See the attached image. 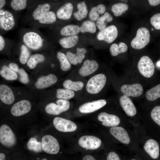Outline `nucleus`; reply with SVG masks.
<instances>
[{
  "label": "nucleus",
  "mask_w": 160,
  "mask_h": 160,
  "mask_svg": "<svg viewBox=\"0 0 160 160\" xmlns=\"http://www.w3.org/2000/svg\"><path fill=\"white\" fill-rule=\"evenodd\" d=\"M73 6L71 3H67L60 7L56 13L57 17L61 20L70 19L72 15Z\"/></svg>",
  "instance_id": "23"
},
{
  "label": "nucleus",
  "mask_w": 160,
  "mask_h": 160,
  "mask_svg": "<svg viewBox=\"0 0 160 160\" xmlns=\"http://www.w3.org/2000/svg\"><path fill=\"white\" fill-rule=\"evenodd\" d=\"M150 4L152 6H156L160 4V0H149Z\"/></svg>",
  "instance_id": "50"
},
{
  "label": "nucleus",
  "mask_w": 160,
  "mask_h": 160,
  "mask_svg": "<svg viewBox=\"0 0 160 160\" xmlns=\"http://www.w3.org/2000/svg\"><path fill=\"white\" fill-rule=\"evenodd\" d=\"M37 159H38L39 160H48V159L46 158H43L40 160H39V159L38 158Z\"/></svg>",
  "instance_id": "55"
},
{
  "label": "nucleus",
  "mask_w": 160,
  "mask_h": 160,
  "mask_svg": "<svg viewBox=\"0 0 160 160\" xmlns=\"http://www.w3.org/2000/svg\"><path fill=\"white\" fill-rule=\"evenodd\" d=\"M30 55V52L27 47L24 45H22L20 47V54L19 60L22 64H25L27 62Z\"/></svg>",
  "instance_id": "39"
},
{
  "label": "nucleus",
  "mask_w": 160,
  "mask_h": 160,
  "mask_svg": "<svg viewBox=\"0 0 160 160\" xmlns=\"http://www.w3.org/2000/svg\"><path fill=\"white\" fill-rule=\"evenodd\" d=\"M1 75L7 80H14L16 79L17 75L16 72L7 66H3L2 70H0Z\"/></svg>",
  "instance_id": "34"
},
{
  "label": "nucleus",
  "mask_w": 160,
  "mask_h": 160,
  "mask_svg": "<svg viewBox=\"0 0 160 160\" xmlns=\"http://www.w3.org/2000/svg\"><path fill=\"white\" fill-rule=\"evenodd\" d=\"M56 19V15L55 12L49 11L39 21V23L42 24H51L55 23Z\"/></svg>",
  "instance_id": "38"
},
{
  "label": "nucleus",
  "mask_w": 160,
  "mask_h": 160,
  "mask_svg": "<svg viewBox=\"0 0 160 160\" xmlns=\"http://www.w3.org/2000/svg\"><path fill=\"white\" fill-rule=\"evenodd\" d=\"M151 25L155 29H160V13H158L153 16L150 19Z\"/></svg>",
  "instance_id": "42"
},
{
  "label": "nucleus",
  "mask_w": 160,
  "mask_h": 160,
  "mask_svg": "<svg viewBox=\"0 0 160 160\" xmlns=\"http://www.w3.org/2000/svg\"><path fill=\"white\" fill-rule=\"evenodd\" d=\"M104 99H100L83 104L79 108L81 113H87L95 112L104 107L106 104Z\"/></svg>",
  "instance_id": "13"
},
{
  "label": "nucleus",
  "mask_w": 160,
  "mask_h": 160,
  "mask_svg": "<svg viewBox=\"0 0 160 160\" xmlns=\"http://www.w3.org/2000/svg\"><path fill=\"white\" fill-rule=\"evenodd\" d=\"M76 54L70 52H67L66 54L70 63L76 65L78 63H81L85 57V54L87 52L86 49L84 48H77Z\"/></svg>",
  "instance_id": "22"
},
{
  "label": "nucleus",
  "mask_w": 160,
  "mask_h": 160,
  "mask_svg": "<svg viewBox=\"0 0 160 160\" xmlns=\"http://www.w3.org/2000/svg\"><path fill=\"white\" fill-rule=\"evenodd\" d=\"M90 19L92 21H97L99 18V15L97 12L96 7L91 8L89 14Z\"/></svg>",
  "instance_id": "45"
},
{
  "label": "nucleus",
  "mask_w": 160,
  "mask_h": 160,
  "mask_svg": "<svg viewBox=\"0 0 160 160\" xmlns=\"http://www.w3.org/2000/svg\"><path fill=\"white\" fill-rule=\"evenodd\" d=\"M31 105L27 100H22L15 104L11 110V114L14 116H19L28 113L31 110Z\"/></svg>",
  "instance_id": "12"
},
{
  "label": "nucleus",
  "mask_w": 160,
  "mask_h": 160,
  "mask_svg": "<svg viewBox=\"0 0 160 160\" xmlns=\"http://www.w3.org/2000/svg\"><path fill=\"white\" fill-rule=\"evenodd\" d=\"M5 44L4 40L3 37L0 36V51L2 50L4 48Z\"/></svg>",
  "instance_id": "52"
},
{
  "label": "nucleus",
  "mask_w": 160,
  "mask_h": 160,
  "mask_svg": "<svg viewBox=\"0 0 160 160\" xmlns=\"http://www.w3.org/2000/svg\"><path fill=\"white\" fill-rule=\"evenodd\" d=\"M15 20L12 14L7 10L0 9V28L5 31L13 28L15 25Z\"/></svg>",
  "instance_id": "11"
},
{
  "label": "nucleus",
  "mask_w": 160,
  "mask_h": 160,
  "mask_svg": "<svg viewBox=\"0 0 160 160\" xmlns=\"http://www.w3.org/2000/svg\"><path fill=\"white\" fill-rule=\"evenodd\" d=\"M80 28V32L82 33L88 32L94 33L96 30V26L95 23L89 20L84 21Z\"/></svg>",
  "instance_id": "33"
},
{
  "label": "nucleus",
  "mask_w": 160,
  "mask_h": 160,
  "mask_svg": "<svg viewBox=\"0 0 160 160\" xmlns=\"http://www.w3.org/2000/svg\"><path fill=\"white\" fill-rule=\"evenodd\" d=\"M103 15L107 22H111L113 20L112 16L108 12H105Z\"/></svg>",
  "instance_id": "49"
},
{
  "label": "nucleus",
  "mask_w": 160,
  "mask_h": 160,
  "mask_svg": "<svg viewBox=\"0 0 160 160\" xmlns=\"http://www.w3.org/2000/svg\"><path fill=\"white\" fill-rule=\"evenodd\" d=\"M148 100L150 101L156 100L160 97V84L148 90L146 94Z\"/></svg>",
  "instance_id": "36"
},
{
  "label": "nucleus",
  "mask_w": 160,
  "mask_h": 160,
  "mask_svg": "<svg viewBox=\"0 0 160 160\" xmlns=\"http://www.w3.org/2000/svg\"><path fill=\"white\" fill-rule=\"evenodd\" d=\"M97 11L99 14L104 13L106 10L105 6L103 4H100L96 6Z\"/></svg>",
  "instance_id": "47"
},
{
  "label": "nucleus",
  "mask_w": 160,
  "mask_h": 160,
  "mask_svg": "<svg viewBox=\"0 0 160 160\" xmlns=\"http://www.w3.org/2000/svg\"><path fill=\"white\" fill-rule=\"evenodd\" d=\"M129 160H139L136 158H131V159H130Z\"/></svg>",
  "instance_id": "57"
},
{
  "label": "nucleus",
  "mask_w": 160,
  "mask_h": 160,
  "mask_svg": "<svg viewBox=\"0 0 160 160\" xmlns=\"http://www.w3.org/2000/svg\"><path fill=\"white\" fill-rule=\"evenodd\" d=\"M79 37L77 35L65 37L60 39L59 44L64 48H69L73 47L77 43Z\"/></svg>",
  "instance_id": "25"
},
{
  "label": "nucleus",
  "mask_w": 160,
  "mask_h": 160,
  "mask_svg": "<svg viewBox=\"0 0 160 160\" xmlns=\"http://www.w3.org/2000/svg\"><path fill=\"white\" fill-rule=\"evenodd\" d=\"M119 103L124 111L129 116H133L137 113L136 108L131 99L124 95L120 97Z\"/></svg>",
  "instance_id": "18"
},
{
  "label": "nucleus",
  "mask_w": 160,
  "mask_h": 160,
  "mask_svg": "<svg viewBox=\"0 0 160 160\" xmlns=\"http://www.w3.org/2000/svg\"><path fill=\"white\" fill-rule=\"evenodd\" d=\"M137 67L140 73L145 77H151L154 72V63L147 56H143L141 57L138 62Z\"/></svg>",
  "instance_id": "5"
},
{
  "label": "nucleus",
  "mask_w": 160,
  "mask_h": 160,
  "mask_svg": "<svg viewBox=\"0 0 160 160\" xmlns=\"http://www.w3.org/2000/svg\"><path fill=\"white\" fill-rule=\"evenodd\" d=\"M78 11L73 13V15L76 19L81 20L86 17L88 12L86 4L85 1H82L77 4Z\"/></svg>",
  "instance_id": "27"
},
{
  "label": "nucleus",
  "mask_w": 160,
  "mask_h": 160,
  "mask_svg": "<svg viewBox=\"0 0 160 160\" xmlns=\"http://www.w3.org/2000/svg\"><path fill=\"white\" fill-rule=\"evenodd\" d=\"M151 115L152 120L160 126V106L155 107L152 110Z\"/></svg>",
  "instance_id": "41"
},
{
  "label": "nucleus",
  "mask_w": 160,
  "mask_h": 160,
  "mask_svg": "<svg viewBox=\"0 0 160 160\" xmlns=\"http://www.w3.org/2000/svg\"><path fill=\"white\" fill-rule=\"evenodd\" d=\"M23 41L27 47L33 50H37L43 45V40L41 36L34 32L26 33L23 36Z\"/></svg>",
  "instance_id": "6"
},
{
  "label": "nucleus",
  "mask_w": 160,
  "mask_h": 160,
  "mask_svg": "<svg viewBox=\"0 0 160 160\" xmlns=\"http://www.w3.org/2000/svg\"><path fill=\"white\" fill-rule=\"evenodd\" d=\"M26 0H12L10 3L11 7L15 10H20L24 9L27 5Z\"/></svg>",
  "instance_id": "40"
},
{
  "label": "nucleus",
  "mask_w": 160,
  "mask_h": 160,
  "mask_svg": "<svg viewBox=\"0 0 160 160\" xmlns=\"http://www.w3.org/2000/svg\"><path fill=\"white\" fill-rule=\"evenodd\" d=\"M45 59L44 56L39 54H36L31 56L27 62V65L29 68L32 69L34 68L36 64L43 61Z\"/></svg>",
  "instance_id": "35"
},
{
  "label": "nucleus",
  "mask_w": 160,
  "mask_h": 160,
  "mask_svg": "<svg viewBox=\"0 0 160 160\" xmlns=\"http://www.w3.org/2000/svg\"><path fill=\"white\" fill-rule=\"evenodd\" d=\"M27 147L29 150L36 153L41 152L43 150L41 142L38 141L34 137L29 139L27 144Z\"/></svg>",
  "instance_id": "31"
},
{
  "label": "nucleus",
  "mask_w": 160,
  "mask_h": 160,
  "mask_svg": "<svg viewBox=\"0 0 160 160\" xmlns=\"http://www.w3.org/2000/svg\"><path fill=\"white\" fill-rule=\"evenodd\" d=\"M128 9V6L124 3H118L113 4L111 8V10L114 15L116 17L121 16Z\"/></svg>",
  "instance_id": "37"
},
{
  "label": "nucleus",
  "mask_w": 160,
  "mask_h": 160,
  "mask_svg": "<svg viewBox=\"0 0 160 160\" xmlns=\"http://www.w3.org/2000/svg\"><path fill=\"white\" fill-rule=\"evenodd\" d=\"M73 91L67 89H58L56 90V97L59 99L68 100L74 97Z\"/></svg>",
  "instance_id": "32"
},
{
  "label": "nucleus",
  "mask_w": 160,
  "mask_h": 160,
  "mask_svg": "<svg viewBox=\"0 0 160 160\" xmlns=\"http://www.w3.org/2000/svg\"><path fill=\"white\" fill-rule=\"evenodd\" d=\"M118 31L116 27L112 25L106 27L97 34V37L99 40H103L107 43H111L116 38Z\"/></svg>",
  "instance_id": "10"
},
{
  "label": "nucleus",
  "mask_w": 160,
  "mask_h": 160,
  "mask_svg": "<svg viewBox=\"0 0 160 160\" xmlns=\"http://www.w3.org/2000/svg\"><path fill=\"white\" fill-rule=\"evenodd\" d=\"M57 57L60 62V68L62 70L67 71L71 68V64L67 57L64 53L58 52L57 53Z\"/></svg>",
  "instance_id": "30"
},
{
  "label": "nucleus",
  "mask_w": 160,
  "mask_h": 160,
  "mask_svg": "<svg viewBox=\"0 0 160 160\" xmlns=\"http://www.w3.org/2000/svg\"><path fill=\"white\" fill-rule=\"evenodd\" d=\"M82 160H97L92 156L87 154L84 156L82 159Z\"/></svg>",
  "instance_id": "51"
},
{
  "label": "nucleus",
  "mask_w": 160,
  "mask_h": 160,
  "mask_svg": "<svg viewBox=\"0 0 160 160\" xmlns=\"http://www.w3.org/2000/svg\"><path fill=\"white\" fill-rule=\"evenodd\" d=\"M9 68L16 72H18L20 69L18 65L14 63H11L9 65Z\"/></svg>",
  "instance_id": "48"
},
{
  "label": "nucleus",
  "mask_w": 160,
  "mask_h": 160,
  "mask_svg": "<svg viewBox=\"0 0 160 160\" xmlns=\"http://www.w3.org/2000/svg\"><path fill=\"white\" fill-rule=\"evenodd\" d=\"M98 67V63L95 60L87 59L79 69V73L82 76H87L97 71Z\"/></svg>",
  "instance_id": "19"
},
{
  "label": "nucleus",
  "mask_w": 160,
  "mask_h": 160,
  "mask_svg": "<svg viewBox=\"0 0 160 160\" xmlns=\"http://www.w3.org/2000/svg\"><path fill=\"white\" fill-rule=\"evenodd\" d=\"M106 81L105 75L99 73L93 76L88 81L86 85L87 92L91 94L99 92L105 86Z\"/></svg>",
  "instance_id": "1"
},
{
  "label": "nucleus",
  "mask_w": 160,
  "mask_h": 160,
  "mask_svg": "<svg viewBox=\"0 0 160 160\" xmlns=\"http://www.w3.org/2000/svg\"><path fill=\"white\" fill-rule=\"evenodd\" d=\"M42 149L46 153L55 155L58 153L60 146L57 139L50 135H46L42 137L41 141Z\"/></svg>",
  "instance_id": "4"
},
{
  "label": "nucleus",
  "mask_w": 160,
  "mask_h": 160,
  "mask_svg": "<svg viewBox=\"0 0 160 160\" xmlns=\"http://www.w3.org/2000/svg\"><path fill=\"white\" fill-rule=\"evenodd\" d=\"M121 90L124 95L135 97L140 96L143 92L142 86L137 83L123 85L121 87Z\"/></svg>",
  "instance_id": "16"
},
{
  "label": "nucleus",
  "mask_w": 160,
  "mask_h": 160,
  "mask_svg": "<svg viewBox=\"0 0 160 160\" xmlns=\"http://www.w3.org/2000/svg\"><path fill=\"white\" fill-rule=\"evenodd\" d=\"M6 156L5 154L3 153H0V160H6Z\"/></svg>",
  "instance_id": "53"
},
{
  "label": "nucleus",
  "mask_w": 160,
  "mask_h": 160,
  "mask_svg": "<svg viewBox=\"0 0 160 160\" xmlns=\"http://www.w3.org/2000/svg\"><path fill=\"white\" fill-rule=\"evenodd\" d=\"M144 150L152 159H158L159 155V147L158 143L153 139H149L145 142Z\"/></svg>",
  "instance_id": "15"
},
{
  "label": "nucleus",
  "mask_w": 160,
  "mask_h": 160,
  "mask_svg": "<svg viewBox=\"0 0 160 160\" xmlns=\"http://www.w3.org/2000/svg\"><path fill=\"white\" fill-rule=\"evenodd\" d=\"M110 133L122 143L126 145L129 144L130 140L126 130L121 127H111L110 129Z\"/></svg>",
  "instance_id": "17"
},
{
  "label": "nucleus",
  "mask_w": 160,
  "mask_h": 160,
  "mask_svg": "<svg viewBox=\"0 0 160 160\" xmlns=\"http://www.w3.org/2000/svg\"><path fill=\"white\" fill-rule=\"evenodd\" d=\"M107 22L104 15H103L99 17L97 21L96 25L98 28L101 31L106 27Z\"/></svg>",
  "instance_id": "44"
},
{
  "label": "nucleus",
  "mask_w": 160,
  "mask_h": 160,
  "mask_svg": "<svg viewBox=\"0 0 160 160\" xmlns=\"http://www.w3.org/2000/svg\"><path fill=\"white\" fill-rule=\"evenodd\" d=\"M128 49L127 45L124 42H120L118 45L116 43L112 44L110 48V51L111 55L114 56L119 54L126 52Z\"/></svg>",
  "instance_id": "29"
},
{
  "label": "nucleus",
  "mask_w": 160,
  "mask_h": 160,
  "mask_svg": "<svg viewBox=\"0 0 160 160\" xmlns=\"http://www.w3.org/2000/svg\"><path fill=\"white\" fill-rule=\"evenodd\" d=\"M106 160H121L118 154L116 152L112 151L107 154Z\"/></svg>",
  "instance_id": "46"
},
{
  "label": "nucleus",
  "mask_w": 160,
  "mask_h": 160,
  "mask_svg": "<svg viewBox=\"0 0 160 160\" xmlns=\"http://www.w3.org/2000/svg\"><path fill=\"white\" fill-rule=\"evenodd\" d=\"M98 119L102 122L103 126L107 127L117 126L120 122V119L118 116L105 112L100 113L98 116Z\"/></svg>",
  "instance_id": "14"
},
{
  "label": "nucleus",
  "mask_w": 160,
  "mask_h": 160,
  "mask_svg": "<svg viewBox=\"0 0 160 160\" xmlns=\"http://www.w3.org/2000/svg\"><path fill=\"white\" fill-rule=\"evenodd\" d=\"M18 73L19 74L20 81L23 84H27L29 81V79L27 73L23 68L20 69Z\"/></svg>",
  "instance_id": "43"
},
{
  "label": "nucleus",
  "mask_w": 160,
  "mask_h": 160,
  "mask_svg": "<svg viewBox=\"0 0 160 160\" xmlns=\"http://www.w3.org/2000/svg\"><path fill=\"white\" fill-rule=\"evenodd\" d=\"M0 98L4 103L7 105L12 104L15 100L14 94L11 89L5 84L0 86Z\"/></svg>",
  "instance_id": "21"
},
{
  "label": "nucleus",
  "mask_w": 160,
  "mask_h": 160,
  "mask_svg": "<svg viewBox=\"0 0 160 160\" xmlns=\"http://www.w3.org/2000/svg\"><path fill=\"white\" fill-rule=\"evenodd\" d=\"M80 32V27L77 25H69L64 27L60 30V34L63 36L76 35Z\"/></svg>",
  "instance_id": "26"
},
{
  "label": "nucleus",
  "mask_w": 160,
  "mask_h": 160,
  "mask_svg": "<svg viewBox=\"0 0 160 160\" xmlns=\"http://www.w3.org/2000/svg\"><path fill=\"white\" fill-rule=\"evenodd\" d=\"M150 40L149 30L145 27H141L137 30L135 37L131 41V45L134 49H141L148 44Z\"/></svg>",
  "instance_id": "2"
},
{
  "label": "nucleus",
  "mask_w": 160,
  "mask_h": 160,
  "mask_svg": "<svg viewBox=\"0 0 160 160\" xmlns=\"http://www.w3.org/2000/svg\"><path fill=\"white\" fill-rule=\"evenodd\" d=\"M6 4V1L4 0H0V9H1Z\"/></svg>",
  "instance_id": "54"
},
{
  "label": "nucleus",
  "mask_w": 160,
  "mask_h": 160,
  "mask_svg": "<svg viewBox=\"0 0 160 160\" xmlns=\"http://www.w3.org/2000/svg\"><path fill=\"white\" fill-rule=\"evenodd\" d=\"M153 28H151V31H153Z\"/></svg>",
  "instance_id": "58"
},
{
  "label": "nucleus",
  "mask_w": 160,
  "mask_h": 160,
  "mask_svg": "<svg viewBox=\"0 0 160 160\" xmlns=\"http://www.w3.org/2000/svg\"><path fill=\"white\" fill-rule=\"evenodd\" d=\"M55 128L63 132H70L75 131L77 128L76 124L72 121L59 117H55L53 120Z\"/></svg>",
  "instance_id": "8"
},
{
  "label": "nucleus",
  "mask_w": 160,
  "mask_h": 160,
  "mask_svg": "<svg viewBox=\"0 0 160 160\" xmlns=\"http://www.w3.org/2000/svg\"><path fill=\"white\" fill-rule=\"evenodd\" d=\"M17 139L14 133L7 125L3 124L0 127V142L3 146L11 148L16 144Z\"/></svg>",
  "instance_id": "3"
},
{
  "label": "nucleus",
  "mask_w": 160,
  "mask_h": 160,
  "mask_svg": "<svg viewBox=\"0 0 160 160\" xmlns=\"http://www.w3.org/2000/svg\"><path fill=\"white\" fill-rule=\"evenodd\" d=\"M50 8V5L48 3L39 5L33 12V17L35 20H39L49 11Z\"/></svg>",
  "instance_id": "24"
},
{
  "label": "nucleus",
  "mask_w": 160,
  "mask_h": 160,
  "mask_svg": "<svg viewBox=\"0 0 160 160\" xmlns=\"http://www.w3.org/2000/svg\"><path fill=\"white\" fill-rule=\"evenodd\" d=\"M101 143L100 139L92 135L83 136L78 140L79 144L81 147L90 150L98 148L100 146Z\"/></svg>",
  "instance_id": "9"
},
{
  "label": "nucleus",
  "mask_w": 160,
  "mask_h": 160,
  "mask_svg": "<svg viewBox=\"0 0 160 160\" xmlns=\"http://www.w3.org/2000/svg\"><path fill=\"white\" fill-rule=\"evenodd\" d=\"M57 104L51 103L47 104L45 107L46 112L49 114L58 115L68 109L70 103L68 100L59 99L56 101Z\"/></svg>",
  "instance_id": "7"
},
{
  "label": "nucleus",
  "mask_w": 160,
  "mask_h": 160,
  "mask_svg": "<svg viewBox=\"0 0 160 160\" xmlns=\"http://www.w3.org/2000/svg\"><path fill=\"white\" fill-rule=\"evenodd\" d=\"M157 65L158 66H160V60L157 63Z\"/></svg>",
  "instance_id": "56"
},
{
  "label": "nucleus",
  "mask_w": 160,
  "mask_h": 160,
  "mask_svg": "<svg viewBox=\"0 0 160 160\" xmlns=\"http://www.w3.org/2000/svg\"><path fill=\"white\" fill-rule=\"evenodd\" d=\"M63 85L66 89L77 91L82 89L84 84L80 81H73L70 79H67L64 81Z\"/></svg>",
  "instance_id": "28"
},
{
  "label": "nucleus",
  "mask_w": 160,
  "mask_h": 160,
  "mask_svg": "<svg viewBox=\"0 0 160 160\" xmlns=\"http://www.w3.org/2000/svg\"><path fill=\"white\" fill-rule=\"evenodd\" d=\"M57 80V76L50 74L46 76H43L39 78L35 83V86L38 89H42L47 88L56 83Z\"/></svg>",
  "instance_id": "20"
}]
</instances>
